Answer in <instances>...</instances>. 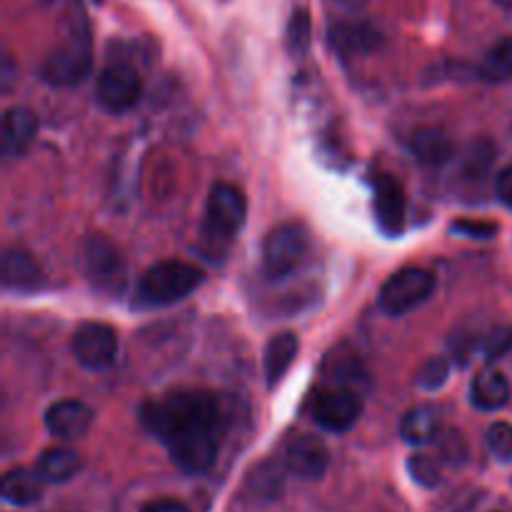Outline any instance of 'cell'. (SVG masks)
I'll use <instances>...</instances> for the list:
<instances>
[{"label":"cell","mask_w":512,"mask_h":512,"mask_svg":"<svg viewBox=\"0 0 512 512\" xmlns=\"http://www.w3.org/2000/svg\"><path fill=\"white\" fill-rule=\"evenodd\" d=\"M205 275L198 265L185 260H163L145 270L138 285V303L145 308H165L178 300L188 298L198 285H203Z\"/></svg>","instance_id":"1"},{"label":"cell","mask_w":512,"mask_h":512,"mask_svg":"<svg viewBox=\"0 0 512 512\" xmlns=\"http://www.w3.org/2000/svg\"><path fill=\"white\" fill-rule=\"evenodd\" d=\"M218 425L220 423H188L183 428L173 430L165 438L170 450V458L175 460L180 470L190 475H200L213 468L218 458Z\"/></svg>","instance_id":"2"},{"label":"cell","mask_w":512,"mask_h":512,"mask_svg":"<svg viewBox=\"0 0 512 512\" xmlns=\"http://www.w3.org/2000/svg\"><path fill=\"white\" fill-rule=\"evenodd\" d=\"M90 68H93V48H90L88 28L83 25L45 58V63L40 65V75L45 83L55 88H73L88 78Z\"/></svg>","instance_id":"3"},{"label":"cell","mask_w":512,"mask_h":512,"mask_svg":"<svg viewBox=\"0 0 512 512\" xmlns=\"http://www.w3.org/2000/svg\"><path fill=\"white\" fill-rule=\"evenodd\" d=\"M308 233L303 225L285 223L270 230L263 243V273L270 280H283L300 268L308 255Z\"/></svg>","instance_id":"4"},{"label":"cell","mask_w":512,"mask_h":512,"mask_svg":"<svg viewBox=\"0 0 512 512\" xmlns=\"http://www.w3.org/2000/svg\"><path fill=\"white\" fill-rule=\"evenodd\" d=\"M435 278L423 268H403L390 275L378 293V303L383 313L405 315L423 305L433 295Z\"/></svg>","instance_id":"5"},{"label":"cell","mask_w":512,"mask_h":512,"mask_svg":"<svg viewBox=\"0 0 512 512\" xmlns=\"http://www.w3.org/2000/svg\"><path fill=\"white\" fill-rule=\"evenodd\" d=\"M248 205L245 195L235 185L218 183L205 205V235L215 240H230L245 225Z\"/></svg>","instance_id":"6"},{"label":"cell","mask_w":512,"mask_h":512,"mask_svg":"<svg viewBox=\"0 0 512 512\" xmlns=\"http://www.w3.org/2000/svg\"><path fill=\"white\" fill-rule=\"evenodd\" d=\"M83 263L85 278L100 290H120L125 283V260L113 240L105 235H90L83 243Z\"/></svg>","instance_id":"7"},{"label":"cell","mask_w":512,"mask_h":512,"mask_svg":"<svg viewBox=\"0 0 512 512\" xmlns=\"http://www.w3.org/2000/svg\"><path fill=\"white\" fill-rule=\"evenodd\" d=\"M95 93H98V103L108 113H125V110L138 103L140 93H143V83H140V75L133 65L118 60V63H110L100 73Z\"/></svg>","instance_id":"8"},{"label":"cell","mask_w":512,"mask_h":512,"mask_svg":"<svg viewBox=\"0 0 512 512\" xmlns=\"http://www.w3.org/2000/svg\"><path fill=\"white\" fill-rule=\"evenodd\" d=\"M360 410H363V405H360L358 393L335 385V388L323 390L315 398L313 418L328 433H345L358 423Z\"/></svg>","instance_id":"9"},{"label":"cell","mask_w":512,"mask_h":512,"mask_svg":"<svg viewBox=\"0 0 512 512\" xmlns=\"http://www.w3.org/2000/svg\"><path fill=\"white\" fill-rule=\"evenodd\" d=\"M73 355L83 368L105 370L118 355V335L105 323H83L73 335Z\"/></svg>","instance_id":"10"},{"label":"cell","mask_w":512,"mask_h":512,"mask_svg":"<svg viewBox=\"0 0 512 512\" xmlns=\"http://www.w3.org/2000/svg\"><path fill=\"white\" fill-rule=\"evenodd\" d=\"M330 465L328 445L315 435H298L285 450V468L305 480L323 478Z\"/></svg>","instance_id":"11"},{"label":"cell","mask_w":512,"mask_h":512,"mask_svg":"<svg viewBox=\"0 0 512 512\" xmlns=\"http://www.w3.org/2000/svg\"><path fill=\"white\" fill-rule=\"evenodd\" d=\"M375 215L385 235H400L405 228V193L393 175L383 173L375 180Z\"/></svg>","instance_id":"12"},{"label":"cell","mask_w":512,"mask_h":512,"mask_svg":"<svg viewBox=\"0 0 512 512\" xmlns=\"http://www.w3.org/2000/svg\"><path fill=\"white\" fill-rule=\"evenodd\" d=\"M93 423V410L80 400H60L45 410V428L60 440H75L88 433Z\"/></svg>","instance_id":"13"},{"label":"cell","mask_w":512,"mask_h":512,"mask_svg":"<svg viewBox=\"0 0 512 512\" xmlns=\"http://www.w3.org/2000/svg\"><path fill=\"white\" fill-rule=\"evenodd\" d=\"M38 133V118L28 108H10L3 118V153L15 158L25 153Z\"/></svg>","instance_id":"14"},{"label":"cell","mask_w":512,"mask_h":512,"mask_svg":"<svg viewBox=\"0 0 512 512\" xmlns=\"http://www.w3.org/2000/svg\"><path fill=\"white\" fill-rule=\"evenodd\" d=\"M470 398L480 410H500L510 403V383L500 370L485 368L475 375L470 385Z\"/></svg>","instance_id":"15"},{"label":"cell","mask_w":512,"mask_h":512,"mask_svg":"<svg viewBox=\"0 0 512 512\" xmlns=\"http://www.w3.org/2000/svg\"><path fill=\"white\" fill-rule=\"evenodd\" d=\"M43 483L45 478L38 473V470H25L15 468L10 473H5L3 485V500L10 505H18V508H25V505H33L43 498Z\"/></svg>","instance_id":"16"},{"label":"cell","mask_w":512,"mask_h":512,"mask_svg":"<svg viewBox=\"0 0 512 512\" xmlns=\"http://www.w3.org/2000/svg\"><path fill=\"white\" fill-rule=\"evenodd\" d=\"M298 348H300L298 335L290 333V330L270 338L268 348H265V378H268L270 388H275V385L285 378L290 365L295 363Z\"/></svg>","instance_id":"17"},{"label":"cell","mask_w":512,"mask_h":512,"mask_svg":"<svg viewBox=\"0 0 512 512\" xmlns=\"http://www.w3.org/2000/svg\"><path fill=\"white\" fill-rule=\"evenodd\" d=\"M43 283L38 263L25 250H5L3 285L8 290H35Z\"/></svg>","instance_id":"18"},{"label":"cell","mask_w":512,"mask_h":512,"mask_svg":"<svg viewBox=\"0 0 512 512\" xmlns=\"http://www.w3.org/2000/svg\"><path fill=\"white\" fill-rule=\"evenodd\" d=\"M410 153L423 165H445L455 155V145L443 130L423 128L410 138Z\"/></svg>","instance_id":"19"},{"label":"cell","mask_w":512,"mask_h":512,"mask_svg":"<svg viewBox=\"0 0 512 512\" xmlns=\"http://www.w3.org/2000/svg\"><path fill=\"white\" fill-rule=\"evenodd\" d=\"M83 468V460L70 448H50L38 458V473L45 483H68Z\"/></svg>","instance_id":"20"},{"label":"cell","mask_w":512,"mask_h":512,"mask_svg":"<svg viewBox=\"0 0 512 512\" xmlns=\"http://www.w3.org/2000/svg\"><path fill=\"white\" fill-rule=\"evenodd\" d=\"M330 43L340 53H368L380 43V33L368 23H345L330 30Z\"/></svg>","instance_id":"21"},{"label":"cell","mask_w":512,"mask_h":512,"mask_svg":"<svg viewBox=\"0 0 512 512\" xmlns=\"http://www.w3.org/2000/svg\"><path fill=\"white\" fill-rule=\"evenodd\" d=\"M440 433V418L438 410L430 405H420V408L408 410V415L400 423V435L405 443L410 445H428L433 443L435 435Z\"/></svg>","instance_id":"22"},{"label":"cell","mask_w":512,"mask_h":512,"mask_svg":"<svg viewBox=\"0 0 512 512\" xmlns=\"http://www.w3.org/2000/svg\"><path fill=\"white\" fill-rule=\"evenodd\" d=\"M480 78L490 83H505L512 80V35L500 38L493 48L485 53L483 65H480Z\"/></svg>","instance_id":"23"},{"label":"cell","mask_w":512,"mask_h":512,"mask_svg":"<svg viewBox=\"0 0 512 512\" xmlns=\"http://www.w3.org/2000/svg\"><path fill=\"white\" fill-rule=\"evenodd\" d=\"M283 468L275 463H263L253 470L248 480V488L253 490L255 498H278L283 493Z\"/></svg>","instance_id":"24"},{"label":"cell","mask_w":512,"mask_h":512,"mask_svg":"<svg viewBox=\"0 0 512 512\" xmlns=\"http://www.w3.org/2000/svg\"><path fill=\"white\" fill-rule=\"evenodd\" d=\"M493 158H495V148L490 140H475L473 145H470V150L465 153V163H463V170L468 178H485V173H488V168L493 165Z\"/></svg>","instance_id":"25"},{"label":"cell","mask_w":512,"mask_h":512,"mask_svg":"<svg viewBox=\"0 0 512 512\" xmlns=\"http://www.w3.org/2000/svg\"><path fill=\"white\" fill-rule=\"evenodd\" d=\"M310 48V13L308 10H295L288 23V50L293 58L308 53Z\"/></svg>","instance_id":"26"},{"label":"cell","mask_w":512,"mask_h":512,"mask_svg":"<svg viewBox=\"0 0 512 512\" xmlns=\"http://www.w3.org/2000/svg\"><path fill=\"white\" fill-rule=\"evenodd\" d=\"M450 365L443 355H433V358L425 360L418 370V385L425 390H438L448 383Z\"/></svg>","instance_id":"27"},{"label":"cell","mask_w":512,"mask_h":512,"mask_svg":"<svg viewBox=\"0 0 512 512\" xmlns=\"http://www.w3.org/2000/svg\"><path fill=\"white\" fill-rule=\"evenodd\" d=\"M408 470L415 483L423 488H435L440 483V463L430 455H413L408 460Z\"/></svg>","instance_id":"28"},{"label":"cell","mask_w":512,"mask_h":512,"mask_svg":"<svg viewBox=\"0 0 512 512\" xmlns=\"http://www.w3.org/2000/svg\"><path fill=\"white\" fill-rule=\"evenodd\" d=\"M488 448L500 463H510L512 460V425L510 423L490 425Z\"/></svg>","instance_id":"29"},{"label":"cell","mask_w":512,"mask_h":512,"mask_svg":"<svg viewBox=\"0 0 512 512\" xmlns=\"http://www.w3.org/2000/svg\"><path fill=\"white\" fill-rule=\"evenodd\" d=\"M483 350L488 360H498L503 358V355H508L512 350V328H495L493 333L485 338Z\"/></svg>","instance_id":"30"},{"label":"cell","mask_w":512,"mask_h":512,"mask_svg":"<svg viewBox=\"0 0 512 512\" xmlns=\"http://www.w3.org/2000/svg\"><path fill=\"white\" fill-rule=\"evenodd\" d=\"M450 350H453V355H455V363L468 365L470 355H473V350H475V340L470 338L468 333H460L450 340Z\"/></svg>","instance_id":"31"},{"label":"cell","mask_w":512,"mask_h":512,"mask_svg":"<svg viewBox=\"0 0 512 512\" xmlns=\"http://www.w3.org/2000/svg\"><path fill=\"white\" fill-rule=\"evenodd\" d=\"M495 190H498V198L503 200L508 208H512V165H510V168L500 170L498 183H495Z\"/></svg>","instance_id":"32"},{"label":"cell","mask_w":512,"mask_h":512,"mask_svg":"<svg viewBox=\"0 0 512 512\" xmlns=\"http://www.w3.org/2000/svg\"><path fill=\"white\" fill-rule=\"evenodd\" d=\"M140 512H190L185 508L180 500H173V498H160V500H150L148 505H145Z\"/></svg>","instance_id":"33"},{"label":"cell","mask_w":512,"mask_h":512,"mask_svg":"<svg viewBox=\"0 0 512 512\" xmlns=\"http://www.w3.org/2000/svg\"><path fill=\"white\" fill-rule=\"evenodd\" d=\"M455 230H460V233H468L473 238H490V235L495 233V225H483V223H458L455 225Z\"/></svg>","instance_id":"34"},{"label":"cell","mask_w":512,"mask_h":512,"mask_svg":"<svg viewBox=\"0 0 512 512\" xmlns=\"http://www.w3.org/2000/svg\"><path fill=\"white\" fill-rule=\"evenodd\" d=\"M493 512H500V510H493Z\"/></svg>","instance_id":"35"}]
</instances>
